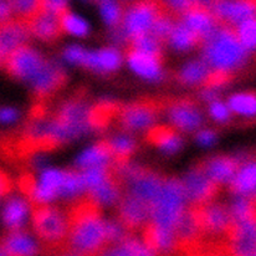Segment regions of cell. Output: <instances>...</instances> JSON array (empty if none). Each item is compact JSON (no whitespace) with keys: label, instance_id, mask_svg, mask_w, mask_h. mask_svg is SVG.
I'll use <instances>...</instances> for the list:
<instances>
[{"label":"cell","instance_id":"cell-1","mask_svg":"<svg viewBox=\"0 0 256 256\" xmlns=\"http://www.w3.org/2000/svg\"><path fill=\"white\" fill-rule=\"evenodd\" d=\"M68 236L64 254L100 255L106 252V228L102 206L84 194L66 209Z\"/></svg>","mask_w":256,"mask_h":256},{"label":"cell","instance_id":"cell-2","mask_svg":"<svg viewBox=\"0 0 256 256\" xmlns=\"http://www.w3.org/2000/svg\"><path fill=\"white\" fill-rule=\"evenodd\" d=\"M204 60L213 68L234 72L246 61L248 48L242 45L236 28L220 24L218 29L203 42Z\"/></svg>","mask_w":256,"mask_h":256},{"label":"cell","instance_id":"cell-3","mask_svg":"<svg viewBox=\"0 0 256 256\" xmlns=\"http://www.w3.org/2000/svg\"><path fill=\"white\" fill-rule=\"evenodd\" d=\"M32 220L36 236L44 249L65 252L68 236V220L66 212H61L48 203L32 204Z\"/></svg>","mask_w":256,"mask_h":256},{"label":"cell","instance_id":"cell-4","mask_svg":"<svg viewBox=\"0 0 256 256\" xmlns=\"http://www.w3.org/2000/svg\"><path fill=\"white\" fill-rule=\"evenodd\" d=\"M188 206L183 180L167 176L160 196L150 210V220L160 226L174 230L186 206Z\"/></svg>","mask_w":256,"mask_h":256},{"label":"cell","instance_id":"cell-5","mask_svg":"<svg viewBox=\"0 0 256 256\" xmlns=\"http://www.w3.org/2000/svg\"><path fill=\"white\" fill-rule=\"evenodd\" d=\"M174 235L176 242V252L186 255L203 254L206 234L196 206L188 204L186 206L174 228Z\"/></svg>","mask_w":256,"mask_h":256},{"label":"cell","instance_id":"cell-6","mask_svg":"<svg viewBox=\"0 0 256 256\" xmlns=\"http://www.w3.org/2000/svg\"><path fill=\"white\" fill-rule=\"evenodd\" d=\"M88 110L85 91H80L61 104L54 114V120L62 130L68 142L80 137L87 130H91L88 126Z\"/></svg>","mask_w":256,"mask_h":256},{"label":"cell","instance_id":"cell-7","mask_svg":"<svg viewBox=\"0 0 256 256\" xmlns=\"http://www.w3.org/2000/svg\"><path fill=\"white\" fill-rule=\"evenodd\" d=\"M167 9L163 0H134L124 12V22L130 39L150 32L158 15Z\"/></svg>","mask_w":256,"mask_h":256},{"label":"cell","instance_id":"cell-8","mask_svg":"<svg viewBox=\"0 0 256 256\" xmlns=\"http://www.w3.org/2000/svg\"><path fill=\"white\" fill-rule=\"evenodd\" d=\"M164 110V98L144 97L122 107L118 124L124 130H140L150 127L157 120L160 111Z\"/></svg>","mask_w":256,"mask_h":256},{"label":"cell","instance_id":"cell-9","mask_svg":"<svg viewBox=\"0 0 256 256\" xmlns=\"http://www.w3.org/2000/svg\"><path fill=\"white\" fill-rule=\"evenodd\" d=\"M183 184L186 202L190 206H204L210 203L215 200L222 189V186L212 179L199 162L184 176Z\"/></svg>","mask_w":256,"mask_h":256},{"label":"cell","instance_id":"cell-10","mask_svg":"<svg viewBox=\"0 0 256 256\" xmlns=\"http://www.w3.org/2000/svg\"><path fill=\"white\" fill-rule=\"evenodd\" d=\"M42 54L28 45H22L2 60V70L15 80H32L38 71L45 65Z\"/></svg>","mask_w":256,"mask_h":256},{"label":"cell","instance_id":"cell-11","mask_svg":"<svg viewBox=\"0 0 256 256\" xmlns=\"http://www.w3.org/2000/svg\"><path fill=\"white\" fill-rule=\"evenodd\" d=\"M68 81V75L60 65L46 61L45 65L38 71L30 80L32 96L38 102H45L52 98L58 91L64 88Z\"/></svg>","mask_w":256,"mask_h":256},{"label":"cell","instance_id":"cell-12","mask_svg":"<svg viewBox=\"0 0 256 256\" xmlns=\"http://www.w3.org/2000/svg\"><path fill=\"white\" fill-rule=\"evenodd\" d=\"M150 210L152 209L146 202L126 190L117 204L116 216L130 234H136L137 232H142L150 220Z\"/></svg>","mask_w":256,"mask_h":256},{"label":"cell","instance_id":"cell-13","mask_svg":"<svg viewBox=\"0 0 256 256\" xmlns=\"http://www.w3.org/2000/svg\"><path fill=\"white\" fill-rule=\"evenodd\" d=\"M164 110L172 124L182 130H193L202 124V114L190 98H164Z\"/></svg>","mask_w":256,"mask_h":256},{"label":"cell","instance_id":"cell-14","mask_svg":"<svg viewBox=\"0 0 256 256\" xmlns=\"http://www.w3.org/2000/svg\"><path fill=\"white\" fill-rule=\"evenodd\" d=\"M229 255H256V218L234 222L228 230Z\"/></svg>","mask_w":256,"mask_h":256},{"label":"cell","instance_id":"cell-15","mask_svg":"<svg viewBox=\"0 0 256 256\" xmlns=\"http://www.w3.org/2000/svg\"><path fill=\"white\" fill-rule=\"evenodd\" d=\"M212 12L220 24L236 26L256 18V0H215Z\"/></svg>","mask_w":256,"mask_h":256},{"label":"cell","instance_id":"cell-16","mask_svg":"<svg viewBox=\"0 0 256 256\" xmlns=\"http://www.w3.org/2000/svg\"><path fill=\"white\" fill-rule=\"evenodd\" d=\"M0 55L2 60L6 58L12 51L22 45H26L32 36L29 24L25 19L14 18L2 22L0 29Z\"/></svg>","mask_w":256,"mask_h":256},{"label":"cell","instance_id":"cell-17","mask_svg":"<svg viewBox=\"0 0 256 256\" xmlns=\"http://www.w3.org/2000/svg\"><path fill=\"white\" fill-rule=\"evenodd\" d=\"M166 178H167V176H162V174L158 173V172L146 167L143 173L140 174V176H137V178L127 186L126 190L130 192V193L134 194L136 196L142 199V200L146 202V203L150 206V209H152L153 203H154L156 199L160 196V190H162Z\"/></svg>","mask_w":256,"mask_h":256},{"label":"cell","instance_id":"cell-18","mask_svg":"<svg viewBox=\"0 0 256 256\" xmlns=\"http://www.w3.org/2000/svg\"><path fill=\"white\" fill-rule=\"evenodd\" d=\"M142 239L152 255L176 252V242L174 230L160 226L152 220L142 229Z\"/></svg>","mask_w":256,"mask_h":256},{"label":"cell","instance_id":"cell-19","mask_svg":"<svg viewBox=\"0 0 256 256\" xmlns=\"http://www.w3.org/2000/svg\"><path fill=\"white\" fill-rule=\"evenodd\" d=\"M112 167H114V164H112ZM124 183H122L116 168L114 167L112 173L98 186L86 190L85 196L96 203L101 204L102 206H112L120 203L122 196H124Z\"/></svg>","mask_w":256,"mask_h":256},{"label":"cell","instance_id":"cell-20","mask_svg":"<svg viewBox=\"0 0 256 256\" xmlns=\"http://www.w3.org/2000/svg\"><path fill=\"white\" fill-rule=\"evenodd\" d=\"M26 22L32 34L42 42H54L58 39L64 32L61 18L46 10H38Z\"/></svg>","mask_w":256,"mask_h":256},{"label":"cell","instance_id":"cell-21","mask_svg":"<svg viewBox=\"0 0 256 256\" xmlns=\"http://www.w3.org/2000/svg\"><path fill=\"white\" fill-rule=\"evenodd\" d=\"M124 104L114 100H101L88 110V126L91 130L104 132L114 121L118 120Z\"/></svg>","mask_w":256,"mask_h":256},{"label":"cell","instance_id":"cell-22","mask_svg":"<svg viewBox=\"0 0 256 256\" xmlns=\"http://www.w3.org/2000/svg\"><path fill=\"white\" fill-rule=\"evenodd\" d=\"M213 180L220 186L230 183L242 166V160L226 156H215L209 160L199 162Z\"/></svg>","mask_w":256,"mask_h":256},{"label":"cell","instance_id":"cell-23","mask_svg":"<svg viewBox=\"0 0 256 256\" xmlns=\"http://www.w3.org/2000/svg\"><path fill=\"white\" fill-rule=\"evenodd\" d=\"M126 56L130 68L133 71L148 80H160V61L162 58L153 56L150 54L142 52L127 46Z\"/></svg>","mask_w":256,"mask_h":256},{"label":"cell","instance_id":"cell-24","mask_svg":"<svg viewBox=\"0 0 256 256\" xmlns=\"http://www.w3.org/2000/svg\"><path fill=\"white\" fill-rule=\"evenodd\" d=\"M182 20L186 25H189L194 32H196L200 35L203 42L206 38H209L213 34L220 25V22H218V19L214 16L213 12H212V10L198 6V5L192 8L190 10H188L182 16Z\"/></svg>","mask_w":256,"mask_h":256},{"label":"cell","instance_id":"cell-25","mask_svg":"<svg viewBox=\"0 0 256 256\" xmlns=\"http://www.w3.org/2000/svg\"><path fill=\"white\" fill-rule=\"evenodd\" d=\"M229 190L234 196H245L256 200V160H242L239 170L229 183Z\"/></svg>","mask_w":256,"mask_h":256},{"label":"cell","instance_id":"cell-26","mask_svg":"<svg viewBox=\"0 0 256 256\" xmlns=\"http://www.w3.org/2000/svg\"><path fill=\"white\" fill-rule=\"evenodd\" d=\"M64 180V172L48 170H45L42 174L40 182L38 183L36 190H35V196L32 204L38 203H48L52 199L58 198L60 194L61 184Z\"/></svg>","mask_w":256,"mask_h":256},{"label":"cell","instance_id":"cell-27","mask_svg":"<svg viewBox=\"0 0 256 256\" xmlns=\"http://www.w3.org/2000/svg\"><path fill=\"white\" fill-rule=\"evenodd\" d=\"M146 140L167 153H176L182 147V140L178 132L173 127L166 124L150 127L146 134Z\"/></svg>","mask_w":256,"mask_h":256},{"label":"cell","instance_id":"cell-28","mask_svg":"<svg viewBox=\"0 0 256 256\" xmlns=\"http://www.w3.org/2000/svg\"><path fill=\"white\" fill-rule=\"evenodd\" d=\"M39 252L36 242L22 230L9 232L2 242V255H32Z\"/></svg>","mask_w":256,"mask_h":256},{"label":"cell","instance_id":"cell-29","mask_svg":"<svg viewBox=\"0 0 256 256\" xmlns=\"http://www.w3.org/2000/svg\"><path fill=\"white\" fill-rule=\"evenodd\" d=\"M112 154H114V150H112L111 140H100L98 143H96L78 156L76 160V166L85 170V168L94 167V166L104 164V163L111 162Z\"/></svg>","mask_w":256,"mask_h":256},{"label":"cell","instance_id":"cell-30","mask_svg":"<svg viewBox=\"0 0 256 256\" xmlns=\"http://www.w3.org/2000/svg\"><path fill=\"white\" fill-rule=\"evenodd\" d=\"M170 45L176 50L186 51L192 48H196L203 44L200 35L196 32H194L189 25H186L183 20H179L174 26L173 32L170 35Z\"/></svg>","mask_w":256,"mask_h":256},{"label":"cell","instance_id":"cell-31","mask_svg":"<svg viewBox=\"0 0 256 256\" xmlns=\"http://www.w3.org/2000/svg\"><path fill=\"white\" fill-rule=\"evenodd\" d=\"M26 213L28 203L25 199L12 198L6 202L2 212V219L9 232L22 230Z\"/></svg>","mask_w":256,"mask_h":256},{"label":"cell","instance_id":"cell-32","mask_svg":"<svg viewBox=\"0 0 256 256\" xmlns=\"http://www.w3.org/2000/svg\"><path fill=\"white\" fill-rule=\"evenodd\" d=\"M85 192L86 186L85 182H84L82 172L72 170L64 172V180L62 184H61L58 196L71 203V202L82 196Z\"/></svg>","mask_w":256,"mask_h":256},{"label":"cell","instance_id":"cell-33","mask_svg":"<svg viewBox=\"0 0 256 256\" xmlns=\"http://www.w3.org/2000/svg\"><path fill=\"white\" fill-rule=\"evenodd\" d=\"M212 68H213L206 60L190 61L178 74V80L183 85H203V82L206 81V76L209 75Z\"/></svg>","mask_w":256,"mask_h":256},{"label":"cell","instance_id":"cell-34","mask_svg":"<svg viewBox=\"0 0 256 256\" xmlns=\"http://www.w3.org/2000/svg\"><path fill=\"white\" fill-rule=\"evenodd\" d=\"M179 20H180V18H178L176 14H173V12L167 8V9L163 10V12L158 15L148 34L152 35L160 44L170 42L174 26H176V24Z\"/></svg>","mask_w":256,"mask_h":256},{"label":"cell","instance_id":"cell-35","mask_svg":"<svg viewBox=\"0 0 256 256\" xmlns=\"http://www.w3.org/2000/svg\"><path fill=\"white\" fill-rule=\"evenodd\" d=\"M112 154L111 163L114 167H124L130 162V156L133 154L136 150V143L132 138L126 137V136H118L111 140Z\"/></svg>","mask_w":256,"mask_h":256},{"label":"cell","instance_id":"cell-36","mask_svg":"<svg viewBox=\"0 0 256 256\" xmlns=\"http://www.w3.org/2000/svg\"><path fill=\"white\" fill-rule=\"evenodd\" d=\"M230 212L234 222L256 218V200L245 196H235V199L230 206Z\"/></svg>","mask_w":256,"mask_h":256},{"label":"cell","instance_id":"cell-37","mask_svg":"<svg viewBox=\"0 0 256 256\" xmlns=\"http://www.w3.org/2000/svg\"><path fill=\"white\" fill-rule=\"evenodd\" d=\"M108 255H152L144 242H140L136 234H130L124 242L117 244L106 252Z\"/></svg>","mask_w":256,"mask_h":256},{"label":"cell","instance_id":"cell-38","mask_svg":"<svg viewBox=\"0 0 256 256\" xmlns=\"http://www.w3.org/2000/svg\"><path fill=\"white\" fill-rule=\"evenodd\" d=\"M229 107L235 114H244V116H255L256 94L246 92V94H234L229 98Z\"/></svg>","mask_w":256,"mask_h":256},{"label":"cell","instance_id":"cell-39","mask_svg":"<svg viewBox=\"0 0 256 256\" xmlns=\"http://www.w3.org/2000/svg\"><path fill=\"white\" fill-rule=\"evenodd\" d=\"M102 18L110 26L118 25L124 19V12L116 0H97Z\"/></svg>","mask_w":256,"mask_h":256},{"label":"cell","instance_id":"cell-40","mask_svg":"<svg viewBox=\"0 0 256 256\" xmlns=\"http://www.w3.org/2000/svg\"><path fill=\"white\" fill-rule=\"evenodd\" d=\"M128 46L134 50L142 51V52H147L153 56H157V58H162V44H160L152 35L146 34L142 35V36L134 38V39H130Z\"/></svg>","mask_w":256,"mask_h":256},{"label":"cell","instance_id":"cell-41","mask_svg":"<svg viewBox=\"0 0 256 256\" xmlns=\"http://www.w3.org/2000/svg\"><path fill=\"white\" fill-rule=\"evenodd\" d=\"M61 25H62L64 32H68L76 36H85L88 32V26L85 20L74 15L70 10L61 15Z\"/></svg>","mask_w":256,"mask_h":256},{"label":"cell","instance_id":"cell-42","mask_svg":"<svg viewBox=\"0 0 256 256\" xmlns=\"http://www.w3.org/2000/svg\"><path fill=\"white\" fill-rule=\"evenodd\" d=\"M236 32L240 42L248 50H256V18H250L240 22L236 28Z\"/></svg>","mask_w":256,"mask_h":256},{"label":"cell","instance_id":"cell-43","mask_svg":"<svg viewBox=\"0 0 256 256\" xmlns=\"http://www.w3.org/2000/svg\"><path fill=\"white\" fill-rule=\"evenodd\" d=\"M12 9L14 18L28 20L30 16L40 10L39 0H8Z\"/></svg>","mask_w":256,"mask_h":256},{"label":"cell","instance_id":"cell-44","mask_svg":"<svg viewBox=\"0 0 256 256\" xmlns=\"http://www.w3.org/2000/svg\"><path fill=\"white\" fill-rule=\"evenodd\" d=\"M101 72L104 71H116L121 66V55L114 48H102L97 52Z\"/></svg>","mask_w":256,"mask_h":256},{"label":"cell","instance_id":"cell-45","mask_svg":"<svg viewBox=\"0 0 256 256\" xmlns=\"http://www.w3.org/2000/svg\"><path fill=\"white\" fill-rule=\"evenodd\" d=\"M234 78V72L222 68H212L209 75L206 76V81L203 82L204 87L208 88H219V87L226 85Z\"/></svg>","mask_w":256,"mask_h":256},{"label":"cell","instance_id":"cell-46","mask_svg":"<svg viewBox=\"0 0 256 256\" xmlns=\"http://www.w3.org/2000/svg\"><path fill=\"white\" fill-rule=\"evenodd\" d=\"M36 186V179H35L32 173L24 172V173L20 174V176L18 178V188H19L20 193L24 196V198L26 199V200H29V203H32V199H34Z\"/></svg>","mask_w":256,"mask_h":256},{"label":"cell","instance_id":"cell-47","mask_svg":"<svg viewBox=\"0 0 256 256\" xmlns=\"http://www.w3.org/2000/svg\"><path fill=\"white\" fill-rule=\"evenodd\" d=\"M163 2H166L168 9L180 19L188 10L196 6V0H163Z\"/></svg>","mask_w":256,"mask_h":256},{"label":"cell","instance_id":"cell-48","mask_svg":"<svg viewBox=\"0 0 256 256\" xmlns=\"http://www.w3.org/2000/svg\"><path fill=\"white\" fill-rule=\"evenodd\" d=\"M39 2L40 9L58 15L60 18L68 10V0H39Z\"/></svg>","mask_w":256,"mask_h":256},{"label":"cell","instance_id":"cell-49","mask_svg":"<svg viewBox=\"0 0 256 256\" xmlns=\"http://www.w3.org/2000/svg\"><path fill=\"white\" fill-rule=\"evenodd\" d=\"M85 55L86 52L84 51V48H81L80 46H76V45L70 46V48H66L65 52H64V56H65V58L68 61V62L80 64V65H82Z\"/></svg>","mask_w":256,"mask_h":256},{"label":"cell","instance_id":"cell-50","mask_svg":"<svg viewBox=\"0 0 256 256\" xmlns=\"http://www.w3.org/2000/svg\"><path fill=\"white\" fill-rule=\"evenodd\" d=\"M210 114L218 121H226L229 118V110H228V107L224 104L219 101L212 102Z\"/></svg>","mask_w":256,"mask_h":256},{"label":"cell","instance_id":"cell-51","mask_svg":"<svg viewBox=\"0 0 256 256\" xmlns=\"http://www.w3.org/2000/svg\"><path fill=\"white\" fill-rule=\"evenodd\" d=\"M215 133L213 130H202L196 134V140L203 146H209L214 142Z\"/></svg>","mask_w":256,"mask_h":256},{"label":"cell","instance_id":"cell-52","mask_svg":"<svg viewBox=\"0 0 256 256\" xmlns=\"http://www.w3.org/2000/svg\"><path fill=\"white\" fill-rule=\"evenodd\" d=\"M0 10H2V22H6V20L12 19V9L10 6L8 0H2V5H0Z\"/></svg>","mask_w":256,"mask_h":256},{"label":"cell","instance_id":"cell-53","mask_svg":"<svg viewBox=\"0 0 256 256\" xmlns=\"http://www.w3.org/2000/svg\"><path fill=\"white\" fill-rule=\"evenodd\" d=\"M12 189V183L8 174L4 170L2 172V196H4L5 194H9L10 190Z\"/></svg>","mask_w":256,"mask_h":256},{"label":"cell","instance_id":"cell-54","mask_svg":"<svg viewBox=\"0 0 256 256\" xmlns=\"http://www.w3.org/2000/svg\"><path fill=\"white\" fill-rule=\"evenodd\" d=\"M200 96L204 101H209V102L216 101L218 98L216 88H208V87H206V90L200 92Z\"/></svg>","mask_w":256,"mask_h":256},{"label":"cell","instance_id":"cell-55","mask_svg":"<svg viewBox=\"0 0 256 256\" xmlns=\"http://www.w3.org/2000/svg\"><path fill=\"white\" fill-rule=\"evenodd\" d=\"M18 117V112L12 108H2V121L12 122Z\"/></svg>","mask_w":256,"mask_h":256},{"label":"cell","instance_id":"cell-56","mask_svg":"<svg viewBox=\"0 0 256 256\" xmlns=\"http://www.w3.org/2000/svg\"><path fill=\"white\" fill-rule=\"evenodd\" d=\"M196 5H198V6L206 8V9L212 10V8H213L215 0H196Z\"/></svg>","mask_w":256,"mask_h":256},{"label":"cell","instance_id":"cell-57","mask_svg":"<svg viewBox=\"0 0 256 256\" xmlns=\"http://www.w3.org/2000/svg\"><path fill=\"white\" fill-rule=\"evenodd\" d=\"M121 2H130V0H121Z\"/></svg>","mask_w":256,"mask_h":256}]
</instances>
